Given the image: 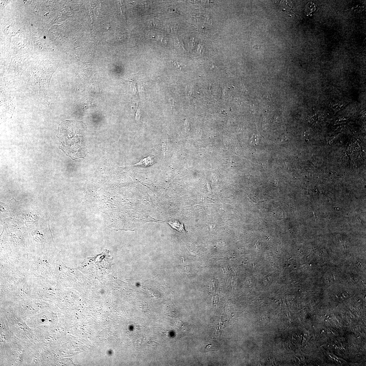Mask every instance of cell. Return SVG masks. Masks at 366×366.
Returning <instances> with one entry per match:
<instances>
[{
	"mask_svg": "<svg viewBox=\"0 0 366 366\" xmlns=\"http://www.w3.org/2000/svg\"><path fill=\"white\" fill-rule=\"evenodd\" d=\"M168 223L173 228L177 230L180 232H184L183 225L181 224L177 220H171V221L168 222Z\"/></svg>",
	"mask_w": 366,
	"mask_h": 366,
	"instance_id": "obj_2",
	"label": "cell"
},
{
	"mask_svg": "<svg viewBox=\"0 0 366 366\" xmlns=\"http://www.w3.org/2000/svg\"><path fill=\"white\" fill-rule=\"evenodd\" d=\"M252 144H256L257 143V136L256 135H253L252 139Z\"/></svg>",
	"mask_w": 366,
	"mask_h": 366,
	"instance_id": "obj_3",
	"label": "cell"
},
{
	"mask_svg": "<svg viewBox=\"0 0 366 366\" xmlns=\"http://www.w3.org/2000/svg\"><path fill=\"white\" fill-rule=\"evenodd\" d=\"M59 148L73 160L85 158L89 152L86 126L82 121H67L58 128Z\"/></svg>",
	"mask_w": 366,
	"mask_h": 366,
	"instance_id": "obj_1",
	"label": "cell"
}]
</instances>
